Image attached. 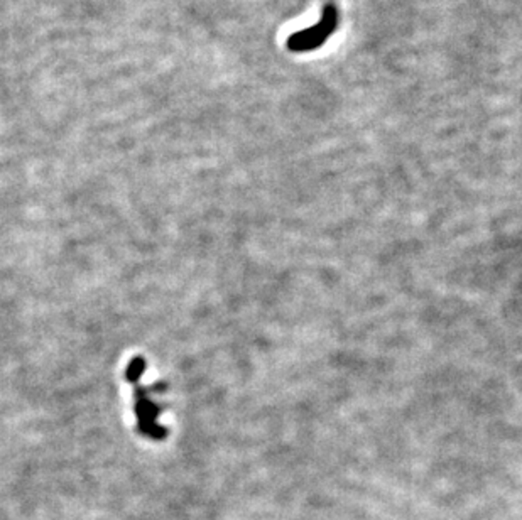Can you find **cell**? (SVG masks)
Segmentation results:
<instances>
[{
	"label": "cell",
	"mask_w": 522,
	"mask_h": 520,
	"mask_svg": "<svg viewBox=\"0 0 522 520\" xmlns=\"http://www.w3.org/2000/svg\"><path fill=\"white\" fill-rule=\"evenodd\" d=\"M338 27V9L334 3H326L323 7L321 19L313 27L303 29L296 32L288 39L289 51L294 53H306V51L318 49L321 44L326 43V39L333 34L334 29Z\"/></svg>",
	"instance_id": "obj_1"
}]
</instances>
